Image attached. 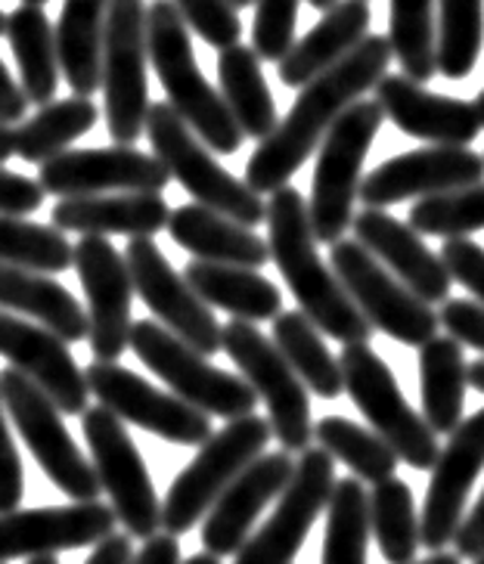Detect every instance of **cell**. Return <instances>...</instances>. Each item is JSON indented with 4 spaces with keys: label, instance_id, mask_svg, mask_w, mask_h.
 Returning <instances> with one entry per match:
<instances>
[{
    "label": "cell",
    "instance_id": "1",
    "mask_svg": "<svg viewBox=\"0 0 484 564\" xmlns=\"http://www.w3.org/2000/svg\"><path fill=\"white\" fill-rule=\"evenodd\" d=\"M391 44L385 34H367L354 51L318 75L314 82L301 87L299 100L289 109V116L273 128L270 137L261 140V147L246 165V186L258 196H270L289 177L299 171L311 152L323 143L326 131L335 124V118L357 102L369 87H376L391 63Z\"/></svg>",
    "mask_w": 484,
    "mask_h": 564
},
{
    "label": "cell",
    "instance_id": "2",
    "mask_svg": "<svg viewBox=\"0 0 484 564\" xmlns=\"http://www.w3.org/2000/svg\"><path fill=\"white\" fill-rule=\"evenodd\" d=\"M265 224L270 227V258L280 267L289 292L299 301L301 314L308 316L320 333L342 345H367L376 329L348 299L333 267L323 264L318 239L311 230V217H308V202L301 199L295 186L286 183L277 193H270Z\"/></svg>",
    "mask_w": 484,
    "mask_h": 564
},
{
    "label": "cell",
    "instance_id": "3",
    "mask_svg": "<svg viewBox=\"0 0 484 564\" xmlns=\"http://www.w3.org/2000/svg\"><path fill=\"white\" fill-rule=\"evenodd\" d=\"M147 53L165 87L168 106L184 118L186 128L212 152L234 155L243 147V131L230 116L224 97L217 94L196 66L190 29L178 13L174 0H152L147 10Z\"/></svg>",
    "mask_w": 484,
    "mask_h": 564
},
{
    "label": "cell",
    "instance_id": "4",
    "mask_svg": "<svg viewBox=\"0 0 484 564\" xmlns=\"http://www.w3.org/2000/svg\"><path fill=\"white\" fill-rule=\"evenodd\" d=\"M143 131L150 133L152 155L196 199V205L230 217L249 230L268 220L265 196H258L255 189L246 186V181H239L230 171L217 165L208 147L186 128L184 118L168 106V100L150 102Z\"/></svg>",
    "mask_w": 484,
    "mask_h": 564
},
{
    "label": "cell",
    "instance_id": "5",
    "mask_svg": "<svg viewBox=\"0 0 484 564\" xmlns=\"http://www.w3.org/2000/svg\"><path fill=\"white\" fill-rule=\"evenodd\" d=\"M385 112L376 100L351 102L320 143L318 171L311 183L308 217L314 239L323 246L338 242L354 220V202L364 181V159L383 128Z\"/></svg>",
    "mask_w": 484,
    "mask_h": 564
},
{
    "label": "cell",
    "instance_id": "6",
    "mask_svg": "<svg viewBox=\"0 0 484 564\" xmlns=\"http://www.w3.org/2000/svg\"><path fill=\"white\" fill-rule=\"evenodd\" d=\"M270 437L273 432L268 419L255 413L234 419L212 434L200 447L196 459L168 487V497L162 502V531L171 536L193 531L217 497L268 449Z\"/></svg>",
    "mask_w": 484,
    "mask_h": 564
},
{
    "label": "cell",
    "instance_id": "7",
    "mask_svg": "<svg viewBox=\"0 0 484 564\" xmlns=\"http://www.w3.org/2000/svg\"><path fill=\"white\" fill-rule=\"evenodd\" d=\"M342 379L354 406L369 422V429L383 437L395 456L417 471L432 468L438 459V434L426 425L422 413H417L407 398L395 372L369 345H345L342 357Z\"/></svg>",
    "mask_w": 484,
    "mask_h": 564
},
{
    "label": "cell",
    "instance_id": "8",
    "mask_svg": "<svg viewBox=\"0 0 484 564\" xmlns=\"http://www.w3.org/2000/svg\"><path fill=\"white\" fill-rule=\"evenodd\" d=\"M128 348L135 350L137 360L150 366L162 382L171 384L178 398L205 415L234 422V419L251 415L258 406V394L246 384V379L212 366L200 350L184 345L178 335L168 333L155 319H137L131 326Z\"/></svg>",
    "mask_w": 484,
    "mask_h": 564
},
{
    "label": "cell",
    "instance_id": "9",
    "mask_svg": "<svg viewBox=\"0 0 484 564\" xmlns=\"http://www.w3.org/2000/svg\"><path fill=\"white\" fill-rule=\"evenodd\" d=\"M0 400L3 410L13 419L22 434L25 447L41 465V471L51 478L72 502H94L100 499V478L94 463L84 459L68 434L63 413L32 379H25L19 369H0Z\"/></svg>",
    "mask_w": 484,
    "mask_h": 564
},
{
    "label": "cell",
    "instance_id": "10",
    "mask_svg": "<svg viewBox=\"0 0 484 564\" xmlns=\"http://www.w3.org/2000/svg\"><path fill=\"white\" fill-rule=\"evenodd\" d=\"M221 348L243 372L258 400L268 406V425L286 453H304L314 441L311 398L299 376L289 369L283 354L255 323L230 319L221 326Z\"/></svg>",
    "mask_w": 484,
    "mask_h": 564
},
{
    "label": "cell",
    "instance_id": "11",
    "mask_svg": "<svg viewBox=\"0 0 484 564\" xmlns=\"http://www.w3.org/2000/svg\"><path fill=\"white\" fill-rule=\"evenodd\" d=\"M147 3L143 0H109L103 32V97L106 128L116 147L140 140L150 112L147 82Z\"/></svg>",
    "mask_w": 484,
    "mask_h": 564
},
{
    "label": "cell",
    "instance_id": "12",
    "mask_svg": "<svg viewBox=\"0 0 484 564\" xmlns=\"http://www.w3.org/2000/svg\"><path fill=\"white\" fill-rule=\"evenodd\" d=\"M330 267L345 285L348 299L367 316L376 333H385L398 345L422 348L438 335L441 319L432 304L419 301L401 280H395L361 242L338 239L330 246Z\"/></svg>",
    "mask_w": 484,
    "mask_h": 564
},
{
    "label": "cell",
    "instance_id": "13",
    "mask_svg": "<svg viewBox=\"0 0 484 564\" xmlns=\"http://www.w3.org/2000/svg\"><path fill=\"white\" fill-rule=\"evenodd\" d=\"M82 429L94 456V471L100 478L103 494H109L112 512L125 524L128 536L147 543L162 528V502L155 497V487L135 437L128 434L121 419L103 406L84 410Z\"/></svg>",
    "mask_w": 484,
    "mask_h": 564
},
{
    "label": "cell",
    "instance_id": "14",
    "mask_svg": "<svg viewBox=\"0 0 484 564\" xmlns=\"http://www.w3.org/2000/svg\"><path fill=\"white\" fill-rule=\"evenodd\" d=\"M90 394L100 400L103 410L137 425L143 432L162 437L178 447H202L212 437V419L190 406L178 394H165L137 372L118 364H94L84 369Z\"/></svg>",
    "mask_w": 484,
    "mask_h": 564
},
{
    "label": "cell",
    "instance_id": "15",
    "mask_svg": "<svg viewBox=\"0 0 484 564\" xmlns=\"http://www.w3.org/2000/svg\"><path fill=\"white\" fill-rule=\"evenodd\" d=\"M335 487V459L323 447H308L295 463L292 481L277 499L265 528L236 552V564H292L304 546Z\"/></svg>",
    "mask_w": 484,
    "mask_h": 564
},
{
    "label": "cell",
    "instance_id": "16",
    "mask_svg": "<svg viewBox=\"0 0 484 564\" xmlns=\"http://www.w3.org/2000/svg\"><path fill=\"white\" fill-rule=\"evenodd\" d=\"M125 264L135 282V295L143 299L155 323H162L168 333L178 335L193 350H200L202 357H212L221 350V323L212 314V307L168 264L152 236H137L128 242Z\"/></svg>",
    "mask_w": 484,
    "mask_h": 564
},
{
    "label": "cell",
    "instance_id": "17",
    "mask_svg": "<svg viewBox=\"0 0 484 564\" xmlns=\"http://www.w3.org/2000/svg\"><path fill=\"white\" fill-rule=\"evenodd\" d=\"M72 267L87 295V338L97 364H116L131 338L135 282L125 258L106 236H82Z\"/></svg>",
    "mask_w": 484,
    "mask_h": 564
},
{
    "label": "cell",
    "instance_id": "18",
    "mask_svg": "<svg viewBox=\"0 0 484 564\" xmlns=\"http://www.w3.org/2000/svg\"><path fill=\"white\" fill-rule=\"evenodd\" d=\"M171 174L155 155L137 152L135 147L109 150H66L41 165L37 186L44 196L75 199L100 196L109 189L118 193H162Z\"/></svg>",
    "mask_w": 484,
    "mask_h": 564
},
{
    "label": "cell",
    "instance_id": "19",
    "mask_svg": "<svg viewBox=\"0 0 484 564\" xmlns=\"http://www.w3.org/2000/svg\"><path fill=\"white\" fill-rule=\"evenodd\" d=\"M484 468V410L463 419L432 465V481L419 518V546L444 552L466 512L469 490Z\"/></svg>",
    "mask_w": 484,
    "mask_h": 564
},
{
    "label": "cell",
    "instance_id": "20",
    "mask_svg": "<svg viewBox=\"0 0 484 564\" xmlns=\"http://www.w3.org/2000/svg\"><path fill=\"white\" fill-rule=\"evenodd\" d=\"M484 181V155L466 147H429L388 159L361 181L357 199L367 208H388L413 196H441Z\"/></svg>",
    "mask_w": 484,
    "mask_h": 564
},
{
    "label": "cell",
    "instance_id": "21",
    "mask_svg": "<svg viewBox=\"0 0 484 564\" xmlns=\"http://www.w3.org/2000/svg\"><path fill=\"white\" fill-rule=\"evenodd\" d=\"M116 524L118 518L112 506L100 499L0 514V564L34 555H56L66 549L97 546L109 533H116Z\"/></svg>",
    "mask_w": 484,
    "mask_h": 564
},
{
    "label": "cell",
    "instance_id": "22",
    "mask_svg": "<svg viewBox=\"0 0 484 564\" xmlns=\"http://www.w3.org/2000/svg\"><path fill=\"white\" fill-rule=\"evenodd\" d=\"M0 357H7L25 379H32L60 413L82 415L87 410L90 388L84 369L75 364L66 341L41 323L0 311Z\"/></svg>",
    "mask_w": 484,
    "mask_h": 564
},
{
    "label": "cell",
    "instance_id": "23",
    "mask_svg": "<svg viewBox=\"0 0 484 564\" xmlns=\"http://www.w3.org/2000/svg\"><path fill=\"white\" fill-rule=\"evenodd\" d=\"M292 471H295L292 453H286V449L261 453L217 497L215 506L205 514V524H202V546H205V552L215 555V558L236 555L251 536L258 514L265 512L273 499H280L286 484L292 481Z\"/></svg>",
    "mask_w": 484,
    "mask_h": 564
},
{
    "label": "cell",
    "instance_id": "24",
    "mask_svg": "<svg viewBox=\"0 0 484 564\" xmlns=\"http://www.w3.org/2000/svg\"><path fill=\"white\" fill-rule=\"evenodd\" d=\"M351 230H354V242H361L419 301L444 304L451 299L453 280L448 267L422 242V236L410 224H401L383 208H364L351 220Z\"/></svg>",
    "mask_w": 484,
    "mask_h": 564
},
{
    "label": "cell",
    "instance_id": "25",
    "mask_svg": "<svg viewBox=\"0 0 484 564\" xmlns=\"http://www.w3.org/2000/svg\"><path fill=\"white\" fill-rule=\"evenodd\" d=\"M373 90L385 118L395 121L398 131L434 147H469L482 131L472 102L432 94L407 75H383Z\"/></svg>",
    "mask_w": 484,
    "mask_h": 564
},
{
    "label": "cell",
    "instance_id": "26",
    "mask_svg": "<svg viewBox=\"0 0 484 564\" xmlns=\"http://www.w3.org/2000/svg\"><path fill=\"white\" fill-rule=\"evenodd\" d=\"M53 227L82 236H155L168 227L171 208L159 193L75 196L53 205Z\"/></svg>",
    "mask_w": 484,
    "mask_h": 564
},
{
    "label": "cell",
    "instance_id": "27",
    "mask_svg": "<svg viewBox=\"0 0 484 564\" xmlns=\"http://www.w3.org/2000/svg\"><path fill=\"white\" fill-rule=\"evenodd\" d=\"M168 232L171 239L196 254V261L205 264H230L261 270L270 261L268 242L249 227L236 224L230 217L217 215L202 205H181L168 217Z\"/></svg>",
    "mask_w": 484,
    "mask_h": 564
},
{
    "label": "cell",
    "instance_id": "28",
    "mask_svg": "<svg viewBox=\"0 0 484 564\" xmlns=\"http://www.w3.org/2000/svg\"><path fill=\"white\" fill-rule=\"evenodd\" d=\"M369 32L367 0H338L301 41H295L280 59V82L286 87H304L326 68L342 63Z\"/></svg>",
    "mask_w": 484,
    "mask_h": 564
},
{
    "label": "cell",
    "instance_id": "29",
    "mask_svg": "<svg viewBox=\"0 0 484 564\" xmlns=\"http://www.w3.org/2000/svg\"><path fill=\"white\" fill-rule=\"evenodd\" d=\"M0 311L32 316L66 345L87 338V314L75 295H68L66 285L34 270L0 264Z\"/></svg>",
    "mask_w": 484,
    "mask_h": 564
},
{
    "label": "cell",
    "instance_id": "30",
    "mask_svg": "<svg viewBox=\"0 0 484 564\" xmlns=\"http://www.w3.org/2000/svg\"><path fill=\"white\" fill-rule=\"evenodd\" d=\"M184 280L205 304L221 307L236 319L273 323V316L283 314V292L249 267L190 261L184 267Z\"/></svg>",
    "mask_w": 484,
    "mask_h": 564
},
{
    "label": "cell",
    "instance_id": "31",
    "mask_svg": "<svg viewBox=\"0 0 484 564\" xmlns=\"http://www.w3.org/2000/svg\"><path fill=\"white\" fill-rule=\"evenodd\" d=\"M109 0H66L56 22L60 72L75 97H94L103 87V32Z\"/></svg>",
    "mask_w": 484,
    "mask_h": 564
},
{
    "label": "cell",
    "instance_id": "32",
    "mask_svg": "<svg viewBox=\"0 0 484 564\" xmlns=\"http://www.w3.org/2000/svg\"><path fill=\"white\" fill-rule=\"evenodd\" d=\"M469 366L463 345L451 335H434L419 348V391L422 419L434 434H451L463 422Z\"/></svg>",
    "mask_w": 484,
    "mask_h": 564
},
{
    "label": "cell",
    "instance_id": "33",
    "mask_svg": "<svg viewBox=\"0 0 484 564\" xmlns=\"http://www.w3.org/2000/svg\"><path fill=\"white\" fill-rule=\"evenodd\" d=\"M217 82H221V97L227 102L230 116L239 124L243 137L265 140L280 124L277 118V102L270 97V87L261 75V59L251 47H227L217 56Z\"/></svg>",
    "mask_w": 484,
    "mask_h": 564
},
{
    "label": "cell",
    "instance_id": "34",
    "mask_svg": "<svg viewBox=\"0 0 484 564\" xmlns=\"http://www.w3.org/2000/svg\"><path fill=\"white\" fill-rule=\"evenodd\" d=\"M7 41L17 56L22 75V94L34 106H47L60 87V53H56V29L41 7L22 3L7 17Z\"/></svg>",
    "mask_w": 484,
    "mask_h": 564
},
{
    "label": "cell",
    "instance_id": "35",
    "mask_svg": "<svg viewBox=\"0 0 484 564\" xmlns=\"http://www.w3.org/2000/svg\"><path fill=\"white\" fill-rule=\"evenodd\" d=\"M273 348L283 354L289 369L299 376L311 394L323 400H335L345 394V379L342 366L335 360L330 348L323 345L320 329L301 314V311H283L273 319Z\"/></svg>",
    "mask_w": 484,
    "mask_h": 564
},
{
    "label": "cell",
    "instance_id": "36",
    "mask_svg": "<svg viewBox=\"0 0 484 564\" xmlns=\"http://www.w3.org/2000/svg\"><path fill=\"white\" fill-rule=\"evenodd\" d=\"M100 118V109L90 97H68L41 106L32 118H25L19 128H13L17 137V155L22 162L44 165L66 152L68 143L90 131Z\"/></svg>",
    "mask_w": 484,
    "mask_h": 564
},
{
    "label": "cell",
    "instance_id": "37",
    "mask_svg": "<svg viewBox=\"0 0 484 564\" xmlns=\"http://www.w3.org/2000/svg\"><path fill=\"white\" fill-rule=\"evenodd\" d=\"M434 66L444 78L463 82L478 66L484 44V0H434Z\"/></svg>",
    "mask_w": 484,
    "mask_h": 564
},
{
    "label": "cell",
    "instance_id": "38",
    "mask_svg": "<svg viewBox=\"0 0 484 564\" xmlns=\"http://www.w3.org/2000/svg\"><path fill=\"white\" fill-rule=\"evenodd\" d=\"M369 531L376 536L388 564L417 562L419 514L410 484H404L401 478H385V481L373 484Z\"/></svg>",
    "mask_w": 484,
    "mask_h": 564
},
{
    "label": "cell",
    "instance_id": "39",
    "mask_svg": "<svg viewBox=\"0 0 484 564\" xmlns=\"http://www.w3.org/2000/svg\"><path fill=\"white\" fill-rule=\"evenodd\" d=\"M318 444L333 459L345 463L357 475V481L379 484L385 478H395L398 471V456L395 449L385 444L373 429H364L357 422H351L345 415H326L314 425Z\"/></svg>",
    "mask_w": 484,
    "mask_h": 564
},
{
    "label": "cell",
    "instance_id": "40",
    "mask_svg": "<svg viewBox=\"0 0 484 564\" xmlns=\"http://www.w3.org/2000/svg\"><path fill=\"white\" fill-rule=\"evenodd\" d=\"M369 494L357 478L335 481L326 502L323 564H367Z\"/></svg>",
    "mask_w": 484,
    "mask_h": 564
},
{
    "label": "cell",
    "instance_id": "41",
    "mask_svg": "<svg viewBox=\"0 0 484 564\" xmlns=\"http://www.w3.org/2000/svg\"><path fill=\"white\" fill-rule=\"evenodd\" d=\"M72 258H75V246L68 242L63 230L13 215H0V264L56 276L72 267Z\"/></svg>",
    "mask_w": 484,
    "mask_h": 564
},
{
    "label": "cell",
    "instance_id": "42",
    "mask_svg": "<svg viewBox=\"0 0 484 564\" xmlns=\"http://www.w3.org/2000/svg\"><path fill=\"white\" fill-rule=\"evenodd\" d=\"M391 56L407 78L426 84L438 75L434 66V0H391L388 10Z\"/></svg>",
    "mask_w": 484,
    "mask_h": 564
},
{
    "label": "cell",
    "instance_id": "43",
    "mask_svg": "<svg viewBox=\"0 0 484 564\" xmlns=\"http://www.w3.org/2000/svg\"><path fill=\"white\" fill-rule=\"evenodd\" d=\"M410 227L422 236L466 239L469 232L484 230V181L419 199L410 208Z\"/></svg>",
    "mask_w": 484,
    "mask_h": 564
},
{
    "label": "cell",
    "instance_id": "44",
    "mask_svg": "<svg viewBox=\"0 0 484 564\" xmlns=\"http://www.w3.org/2000/svg\"><path fill=\"white\" fill-rule=\"evenodd\" d=\"M299 25V0H255V25H251V51L258 59L280 63L286 51L295 44Z\"/></svg>",
    "mask_w": 484,
    "mask_h": 564
},
{
    "label": "cell",
    "instance_id": "45",
    "mask_svg": "<svg viewBox=\"0 0 484 564\" xmlns=\"http://www.w3.org/2000/svg\"><path fill=\"white\" fill-rule=\"evenodd\" d=\"M174 7L186 22V29H193L205 44H212L217 51L239 44L243 22L230 7V0H174Z\"/></svg>",
    "mask_w": 484,
    "mask_h": 564
},
{
    "label": "cell",
    "instance_id": "46",
    "mask_svg": "<svg viewBox=\"0 0 484 564\" xmlns=\"http://www.w3.org/2000/svg\"><path fill=\"white\" fill-rule=\"evenodd\" d=\"M453 282H460L472 299L484 304V249L472 239H448L438 254Z\"/></svg>",
    "mask_w": 484,
    "mask_h": 564
},
{
    "label": "cell",
    "instance_id": "47",
    "mask_svg": "<svg viewBox=\"0 0 484 564\" xmlns=\"http://www.w3.org/2000/svg\"><path fill=\"white\" fill-rule=\"evenodd\" d=\"M22 494H25V471H22V459H19V449L7 425V413H3V400H0V514L17 512Z\"/></svg>",
    "mask_w": 484,
    "mask_h": 564
},
{
    "label": "cell",
    "instance_id": "48",
    "mask_svg": "<svg viewBox=\"0 0 484 564\" xmlns=\"http://www.w3.org/2000/svg\"><path fill=\"white\" fill-rule=\"evenodd\" d=\"M438 319L460 345H469L484 354V304L469 299H448Z\"/></svg>",
    "mask_w": 484,
    "mask_h": 564
},
{
    "label": "cell",
    "instance_id": "49",
    "mask_svg": "<svg viewBox=\"0 0 484 564\" xmlns=\"http://www.w3.org/2000/svg\"><path fill=\"white\" fill-rule=\"evenodd\" d=\"M41 202H44V189L37 186V181H29L25 174L0 165V215H34Z\"/></svg>",
    "mask_w": 484,
    "mask_h": 564
},
{
    "label": "cell",
    "instance_id": "50",
    "mask_svg": "<svg viewBox=\"0 0 484 564\" xmlns=\"http://www.w3.org/2000/svg\"><path fill=\"white\" fill-rule=\"evenodd\" d=\"M453 543H456V555H460V558L478 562L484 555V490L482 497H478V502L472 506V512L463 514Z\"/></svg>",
    "mask_w": 484,
    "mask_h": 564
},
{
    "label": "cell",
    "instance_id": "51",
    "mask_svg": "<svg viewBox=\"0 0 484 564\" xmlns=\"http://www.w3.org/2000/svg\"><path fill=\"white\" fill-rule=\"evenodd\" d=\"M25 109H29V100L22 94V84L13 82V75L7 72V66L0 63V121L3 124H22L25 121Z\"/></svg>",
    "mask_w": 484,
    "mask_h": 564
},
{
    "label": "cell",
    "instance_id": "52",
    "mask_svg": "<svg viewBox=\"0 0 484 564\" xmlns=\"http://www.w3.org/2000/svg\"><path fill=\"white\" fill-rule=\"evenodd\" d=\"M135 562V546L128 533H109L106 540H100L90 558L84 564H131Z\"/></svg>",
    "mask_w": 484,
    "mask_h": 564
},
{
    "label": "cell",
    "instance_id": "53",
    "mask_svg": "<svg viewBox=\"0 0 484 564\" xmlns=\"http://www.w3.org/2000/svg\"><path fill=\"white\" fill-rule=\"evenodd\" d=\"M131 564H181V543L171 533H155L147 540Z\"/></svg>",
    "mask_w": 484,
    "mask_h": 564
},
{
    "label": "cell",
    "instance_id": "54",
    "mask_svg": "<svg viewBox=\"0 0 484 564\" xmlns=\"http://www.w3.org/2000/svg\"><path fill=\"white\" fill-rule=\"evenodd\" d=\"M10 155H17V137H13V128H10V124L0 121V165H3Z\"/></svg>",
    "mask_w": 484,
    "mask_h": 564
},
{
    "label": "cell",
    "instance_id": "55",
    "mask_svg": "<svg viewBox=\"0 0 484 564\" xmlns=\"http://www.w3.org/2000/svg\"><path fill=\"white\" fill-rule=\"evenodd\" d=\"M410 564H463V558H460L456 552H432L429 558H422V562H410Z\"/></svg>",
    "mask_w": 484,
    "mask_h": 564
},
{
    "label": "cell",
    "instance_id": "56",
    "mask_svg": "<svg viewBox=\"0 0 484 564\" xmlns=\"http://www.w3.org/2000/svg\"><path fill=\"white\" fill-rule=\"evenodd\" d=\"M469 384L484 394V360H475V364L469 366Z\"/></svg>",
    "mask_w": 484,
    "mask_h": 564
},
{
    "label": "cell",
    "instance_id": "57",
    "mask_svg": "<svg viewBox=\"0 0 484 564\" xmlns=\"http://www.w3.org/2000/svg\"><path fill=\"white\" fill-rule=\"evenodd\" d=\"M181 564H221V558L208 555V552H202V555H193V558H186V562H181Z\"/></svg>",
    "mask_w": 484,
    "mask_h": 564
},
{
    "label": "cell",
    "instance_id": "58",
    "mask_svg": "<svg viewBox=\"0 0 484 564\" xmlns=\"http://www.w3.org/2000/svg\"><path fill=\"white\" fill-rule=\"evenodd\" d=\"M308 3H311L314 10H320V13H326V10H330V7H335L338 0H308Z\"/></svg>",
    "mask_w": 484,
    "mask_h": 564
},
{
    "label": "cell",
    "instance_id": "59",
    "mask_svg": "<svg viewBox=\"0 0 484 564\" xmlns=\"http://www.w3.org/2000/svg\"><path fill=\"white\" fill-rule=\"evenodd\" d=\"M25 564H60V558H56V555H34V558H29Z\"/></svg>",
    "mask_w": 484,
    "mask_h": 564
},
{
    "label": "cell",
    "instance_id": "60",
    "mask_svg": "<svg viewBox=\"0 0 484 564\" xmlns=\"http://www.w3.org/2000/svg\"><path fill=\"white\" fill-rule=\"evenodd\" d=\"M472 106H475V112H478V121H482V128H484V90L478 94V100L472 102Z\"/></svg>",
    "mask_w": 484,
    "mask_h": 564
},
{
    "label": "cell",
    "instance_id": "61",
    "mask_svg": "<svg viewBox=\"0 0 484 564\" xmlns=\"http://www.w3.org/2000/svg\"><path fill=\"white\" fill-rule=\"evenodd\" d=\"M251 3H255V0H230L234 10H243V7H251Z\"/></svg>",
    "mask_w": 484,
    "mask_h": 564
},
{
    "label": "cell",
    "instance_id": "62",
    "mask_svg": "<svg viewBox=\"0 0 484 564\" xmlns=\"http://www.w3.org/2000/svg\"><path fill=\"white\" fill-rule=\"evenodd\" d=\"M22 3H29V7H44L47 0H22Z\"/></svg>",
    "mask_w": 484,
    "mask_h": 564
},
{
    "label": "cell",
    "instance_id": "63",
    "mask_svg": "<svg viewBox=\"0 0 484 564\" xmlns=\"http://www.w3.org/2000/svg\"><path fill=\"white\" fill-rule=\"evenodd\" d=\"M0 34H7V17L0 13Z\"/></svg>",
    "mask_w": 484,
    "mask_h": 564
},
{
    "label": "cell",
    "instance_id": "64",
    "mask_svg": "<svg viewBox=\"0 0 484 564\" xmlns=\"http://www.w3.org/2000/svg\"><path fill=\"white\" fill-rule=\"evenodd\" d=\"M475 564H484V555H482V558H478V562H475Z\"/></svg>",
    "mask_w": 484,
    "mask_h": 564
}]
</instances>
